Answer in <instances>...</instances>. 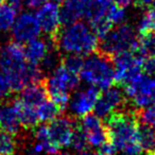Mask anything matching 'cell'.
Here are the masks:
<instances>
[{
    "label": "cell",
    "instance_id": "cell-1",
    "mask_svg": "<svg viewBox=\"0 0 155 155\" xmlns=\"http://www.w3.org/2000/svg\"><path fill=\"white\" fill-rule=\"evenodd\" d=\"M0 68L12 91H20L27 85L45 79L38 65L30 64L26 61L24 47L17 41H10L1 48Z\"/></svg>",
    "mask_w": 155,
    "mask_h": 155
},
{
    "label": "cell",
    "instance_id": "cell-2",
    "mask_svg": "<svg viewBox=\"0 0 155 155\" xmlns=\"http://www.w3.org/2000/svg\"><path fill=\"white\" fill-rule=\"evenodd\" d=\"M137 110H123L114 112L106 117L108 141L116 151L127 154H139L142 150L138 143Z\"/></svg>",
    "mask_w": 155,
    "mask_h": 155
},
{
    "label": "cell",
    "instance_id": "cell-3",
    "mask_svg": "<svg viewBox=\"0 0 155 155\" xmlns=\"http://www.w3.org/2000/svg\"><path fill=\"white\" fill-rule=\"evenodd\" d=\"M98 44V36L91 26L79 20L67 25L56 36L58 51L66 54L89 55L96 51Z\"/></svg>",
    "mask_w": 155,
    "mask_h": 155
},
{
    "label": "cell",
    "instance_id": "cell-4",
    "mask_svg": "<svg viewBox=\"0 0 155 155\" xmlns=\"http://www.w3.org/2000/svg\"><path fill=\"white\" fill-rule=\"evenodd\" d=\"M80 75L84 82L99 89L108 88L116 82L112 58L100 52L84 60Z\"/></svg>",
    "mask_w": 155,
    "mask_h": 155
},
{
    "label": "cell",
    "instance_id": "cell-5",
    "mask_svg": "<svg viewBox=\"0 0 155 155\" xmlns=\"http://www.w3.org/2000/svg\"><path fill=\"white\" fill-rule=\"evenodd\" d=\"M79 74L70 72L62 64H60L51 73L50 77L44 79V84L47 89L48 97L61 108L64 110L68 105L69 93L79 86Z\"/></svg>",
    "mask_w": 155,
    "mask_h": 155
},
{
    "label": "cell",
    "instance_id": "cell-6",
    "mask_svg": "<svg viewBox=\"0 0 155 155\" xmlns=\"http://www.w3.org/2000/svg\"><path fill=\"white\" fill-rule=\"evenodd\" d=\"M100 39L98 52L113 58L122 52L134 51L138 37L133 27L127 24H120L117 28L110 29L107 34Z\"/></svg>",
    "mask_w": 155,
    "mask_h": 155
},
{
    "label": "cell",
    "instance_id": "cell-7",
    "mask_svg": "<svg viewBox=\"0 0 155 155\" xmlns=\"http://www.w3.org/2000/svg\"><path fill=\"white\" fill-rule=\"evenodd\" d=\"M124 93L138 110L155 103V77L139 74L124 85Z\"/></svg>",
    "mask_w": 155,
    "mask_h": 155
},
{
    "label": "cell",
    "instance_id": "cell-8",
    "mask_svg": "<svg viewBox=\"0 0 155 155\" xmlns=\"http://www.w3.org/2000/svg\"><path fill=\"white\" fill-rule=\"evenodd\" d=\"M141 56L133 51H127L112 58L115 68V78L119 85H127L141 74Z\"/></svg>",
    "mask_w": 155,
    "mask_h": 155
},
{
    "label": "cell",
    "instance_id": "cell-9",
    "mask_svg": "<svg viewBox=\"0 0 155 155\" xmlns=\"http://www.w3.org/2000/svg\"><path fill=\"white\" fill-rule=\"evenodd\" d=\"M37 21L41 27V30L56 41L61 28V16H60V5L55 1H45L36 12Z\"/></svg>",
    "mask_w": 155,
    "mask_h": 155
},
{
    "label": "cell",
    "instance_id": "cell-10",
    "mask_svg": "<svg viewBox=\"0 0 155 155\" xmlns=\"http://www.w3.org/2000/svg\"><path fill=\"white\" fill-rule=\"evenodd\" d=\"M41 27L35 15L32 13H22L15 19L12 26V35L15 41L20 44L29 43L37 38L41 34Z\"/></svg>",
    "mask_w": 155,
    "mask_h": 155
},
{
    "label": "cell",
    "instance_id": "cell-11",
    "mask_svg": "<svg viewBox=\"0 0 155 155\" xmlns=\"http://www.w3.org/2000/svg\"><path fill=\"white\" fill-rule=\"evenodd\" d=\"M125 104V97L123 91L118 87H108L100 94L96 105L94 107L96 115L100 118H106L116 110L123 107Z\"/></svg>",
    "mask_w": 155,
    "mask_h": 155
},
{
    "label": "cell",
    "instance_id": "cell-12",
    "mask_svg": "<svg viewBox=\"0 0 155 155\" xmlns=\"http://www.w3.org/2000/svg\"><path fill=\"white\" fill-rule=\"evenodd\" d=\"M79 127L84 132L88 144L95 148H99L108 141L106 127L96 114H86L83 116Z\"/></svg>",
    "mask_w": 155,
    "mask_h": 155
},
{
    "label": "cell",
    "instance_id": "cell-13",
    "mask_svg": "<svg viewBox=\"0 0 155 155\" xmlns=\"http://www.w3.org/2000/svg\"><path fill=\"white\" fill-rule=\"evenodd\" d=\"M99 95V88L93 85L75 91L68 101L69 108L72 115L75 117H83L86 114H89L95 107Z\"/></svg>",
    "mask_w": 155,
    "mask_h": 155
},
{
    "label": "cell",
    "instance_id": "cell-14",
    "mask_svg": "<svg viewBox=\"0 0 155 155\" xmlns=\"http://www.w3.org/2000/svg\"><path fill=\"white\" fill-rule=\"evenodd\" d=\"M77 127L74 120L71 117H56L47 124L48 134L51 141L58 149L69 147L71 136Z\"/></svg>",
    "mask_w": 155,
    "mask_h": 155
},
{
    "label": "cell",
    "instance_id": "cell-15",
    "mask_svg": "<svg viewBox=\"0 0 155 155\" xmlns=\"http://www.w3.org/2000/svg\"><path fill=\"white\" fill-rule=\"evenodd\" d=\"M51 48H58L56 41L51 37H48L47 39H33V41L27 43V46L24 48L25 58L26 61L30 64L38 65L48 52V50Z\"/></svg>",
    "mask_w": 155,
    "mask_h": 155
},
{
    "label": "cell",
    "instance_id": "cell-16",
    "mask_svg": "<svg viewBox=\"0 0 155 155\" xmlns=\"http://www.w3.org/2000/svg\"><path fill=\"white\" fill-rule=\"evenodd\" d=\"M0 130L18 135L21 130L19 118L13 100L0 105Z\"/></svg>",
    "mask_w": 155,
    "mask_h": 155
},
{
    "label": "cell",
    "instance_id": "cell-17",
    "mask_svg": "<svg viewBox=\"0 0 155 155\" xmlns=\"http://www.w3.org/2000/svg\"><path fill=\"white\" fill-rule=\"evenodd\" d=\"M85 11V0H64L60 7L62 25H70L82 18Z\"/></svg>",
    "mask_w": 155,
    "mask_h": 155
},
{
    "label": "cell",
    "instance_id": "cell-18",
    "mask_svg": "<svg viewBox=\"0 0 155 155\" xmlns=\"http://www.w3.org/2000/svg\"><path fill=\"white\" fill-rule=\"evenodd\" d=\"M20 91L21 93L18 99L34 107H37L39 104L48 99V93L44 84V80L27 85Z\"/></svg>",
    "mask_w": 155,
    "mask_h": 155
},
{
    "label": "cell",
    "instance_id": "cell-19",
    "mask_svg": "<svg viewBox=\"0 0 155 155\" xmlns=\"http://www.w3.org/2000/svg\"><path fill=\"white\" fill-rule=\"evenodd\" d=\"M34 140L35 142L33 143V147L36 149L38 152L41 154L45 153L48 155H56L60 151V149L51 141L48 134L47 124H41L38 127H34Z\"/></svg>",
    "mask_w": 155,
    "mask_h": 155
},
{
    "label": "cell",
    "instance_id": "cell-20",
    "mask_svg": "<svg viewBox=\"0 0 155 155\" xmlns=\"http://www.w3.org/2000/svg\"><path fill=\"white\" fill-rule=\"evenodd\" d=\"M13 102L16 107V110H17L21 127L26 130L34 129L37 125V123L39 122L36 107L29 105V104L25 103L19 99H14Z\"/></svg>",
    "mask_w": 155,
    "mask_h": 155
},
{
    "label": "cell",
    "instance_id": "cell-21",
    "mask_svg": "<svg viewBox=\"0 0 155 155\" xmlns=\"http://www.w3.org/2000/svg\"><path fill=\"white\" fill-rule=\"evenodd\" d=\"M112 5V0H85L84 17L89 22L101 17H105Z\"/></svg>",
    "mask_w": 155,
    "mask_h": 155
},
{
    "label": "cell",
    "instance_id": "cell-22",
    "mask_svg": "<svg viewBox=\"0 0 155 155\" xmlns=\"http://www.w3.org/2000/svg\"><path fill=\"white\" fill-rule=\"evenodd\" d=\"M138 143L146 153L155 152V129L148 124H138Z\"/></svg>",
    "mask_w": 155,
    "mask_h": 155
},
{
    "label": "cell",
    "instance_id": "cell-23",
    "mask_svg": "<svg viewBox=\"0 0 155 155\" xmlns=\"http://www.w3.org/2000/svg\"><path fill=\"white\" fill-rule=\"evenodd\" d=\"M133 52L141 58L155 55V31L154 32L140 34L137 39V45Z\"/></svg>",
    "mask_w": 155,
    "mask_h": 155
},
{
    "label": "cell",
    "instance_id": "cell-24",
    "mask_svg": "<svg viewBox=\"0 0 155 155\" xmlns=\"http://www.w3.org/2000/svg\"><path fill=\"white\" fill-rule=\"evenodd\" d=\"M36 110L39 121H41V122H48V121L50 122L51 120L55 119L56 117H58L60 113L62 112V110L52 100L49 99H47L41 104H39L36 107Z\"/></svg>",
    "mask_w": 155,
    "mask_h": 155
},
{
    "label": "cell",
    "instance_id": "cell-25",
    "mask_svg": "<svg viewBox=\"0 0 155 155\" xmlns=\"http://www.w3.org/2000/svg\"><path fill=\"white\" fill-rule=\"evenodd\" d=\"M17 146L15 135L0 130V155H14L17 151Z\"/></svg>",
    "mask_w": 155,
    "mask_h": 155
},
{
    "label": "cell",
    "instance_id": "cell-26",
    "mask_svg": "<svg viewBox=\"0 0 155 155\" xmlns=\"http://www.w3.org/2000/svg\"><path fill=\"white\" fill-rule=\"evenodd\" d=\"M137 31L139 34L154 32L155 31V9L148 8L137 22Z\"/></svg>",
    "mask_w": 155,
    "mask_h": 155
},
{
    "label": "cell",
    "instance_id": "cell-27",
    "mask_svg": "<svg viewBox=\"0 0 155 155\" xmlns=\"http://www.w3.org/2000/svg\"><path fill=\"white\" fill-rule=\"evenodd\" d=\"M61 55L58 48H51L48 50L46 55L41 60V69L43 72H52L61 63Z\"/></svg>",
    "mask_w": 155,
    "mask_h": 155
},
{
    "label": "cell",
    "instance_id": "cell-28",
    "mask_svg": "<svg viewBox=\"0 0 155 155\" xmlns=\"http://www.w3.org/2000/svg\"><path fill=\"white\" fill-rule=\"evenodd\" d=\"M69 147H71L75 152L79 153L80 155L86 152L87 149H88V141H87L86 136H85L84 132L79 127H75L74 131H73Z\"/></svg>",
    "mask_w": 155,
    "mask_h": 155
},
{
    "label": "cell",
    "instance_id": "cell-29",
    "mask_svg": "<svg viewBox=\"0 0 155 155\" xmlns=\"http://www.w3.org/2000/svg\"><path fill=\"white\" fill-rule=\"evenodd\" d=\"M16 12L8 5H0V31H8L12 28L16 19Z\"/></svg>",
    "mask_w": 155,
    "mask_h": 155
},
{
    "label": "cell",
    "instance_id": "cell-30",
    "mask_svg": "<svg viewBox=\"0 0 155 155\" xmlns=\"http://www.w3.org/2000/svg\"><path fill=\"white\" fill-rule=\"evenodd\" d=\"M61 64L70 72L80 74L83 64H84V60L82 56L78 55V54H67L64 58H62Z\"/></svg>",
    "mask_w": 155,
    "mask_h": 155
},
{
    "label": "cell",
    "instance_id": "cell-31",
    "mask_svg": "<svg viewBox=\"0 0 155 155\" xmlns=\"http://www.w3.org/2000/svg\"><path fill=\"white\" fill-rule=\"evenodd\" d=\"M136 116H137V120H139L140 123L148 124L155 129V103L147 106L142 110H138Z\"/></svg>",
    "mask_w": 155,
    "mask_h": 155
},
{
    "label": "cell",
    "instance_id": "cell-32",
    "mask_svg": "<svg viewBox=\"0 0 155 155\" xmlns=\"http://www.w3.org/2000/svg\"><path fill=\"white\" fill-rule=\"evenodd\" d=\"M106 17L108 18L110 22L113 24V26L115 25H120V24H123L125 19V11L124 9L120 7H117L116 5L113 3L112 5L108 9L107 13H106Z\"/></svg>",
    "mask_w": 155,
    "mask_h": 155
},
{
    "label": "cell",
    "instance_id": "cell-33",
    "mask_svg": "<svg viewBox=\"0 0 155 155\" xmlns=\"http://www.w3.org/2000/svg\"><path fill=\"white\" fill-rule=\"evenodd\" d=\"M141 70L147 75L155 77V55L154 56H146L142 58L141 62Z\"/></svg>",
    "mask_w": 155,
    "mask_h": 155
},
{
    "label": "cell",
    "instance_id": "cell-34",
    "mask_svg": "<svg viewBox=\"0 0 155 155\" xmlns=\"http://www.w3.org/2000/svg\"><path fill=\"white\" fill-rule=\"evenodd\" d=\"M11 88L8 83L7 78L2 72H0V100H5L11 93Z\"/></svg>",
    "mask_w": 155,
    "mask_h": 155
},
{
    "label": "cell",
    "instance_id": "cell-35",
    "mask_svg": "<svg viewBox=\"0 0 155 155\" xmlns=\"http://www.w3.org/2000/svg\"><path fill=\"white\" fill-rule=\"evenodd\" d=\"M46 0H22V5H26L29 9H37L39 8Z\"/></svg>",
    "mask_w": 155,
    "mask_h": 155
},
{
    "label": "cell",
    "instance_id": "cell-36",
    "mask_svg": "<svg viewBox=\"0 0 155 155\" xmlns=\"http://www.w3.org/2000/svg\"><path fill=\"white\" fill-rule=\"evenodd\" d=\"M8 5L17 13V12L21 11L24 5H22V0H8Z\"/></svg>",
    "mask_w": 155,
    "mask_h": 155
},
{
    "label": "cell",
    "instance_id": "cell-37",
    "mask_svg": "<svg viewBox=\"0 0 155 155\" xmlns=\"http://www.w3.org/2000/svg\"><path fill=\"white\" fill-rule=\"evenodd\" d=\"M20 155H41V153L38 152V151H37L32 144V146H30V147H28V148L25 149Z\"/></svg>",
    "mask_w": 155,
    "mask_h": 155
},
{
    "label": "cell",
    "instance_id": "cell-38",
    "mask_svg": "<svg viewBox=\"0 0 155 155\" xmlns=\"http://www.w3.org/2000/svg\"><path fill=\"white\" fill-rule=\"evenodd\" d=\"M113 3L116 5L117 7H120L122 9H125L129 5H131V3L133 2V0H112Z\"/></svg>",
    "mask_w": 155,
    "mask_h": 155
},
{
    "label": "cell",
    "instance_id": "cell-39",
    "mask_svg": "<svg viewBox=\"0 0 155 155\" xmlns=\"http://www.w3.org/2000/svg\"><path fill=\"white\" fill-rule=\"evenodd\" d=\"M153 2L154 0H135L136 7L139 8H149Z\"/></svg>",
    "mask_w": 155,
    "mask_h": 155
},
{
    "label": "cell",
    "instance_id": "cell-40",
    "mask_svg": "<svg viewBox=\"0 0 155 155\" xmlns=\"http://www.w3.org/2000/svg\"><path fill=\"white\" fill-rule=\"evenodd\" d=\"M81 155H102V154L99 152V151H93V152H91V151L87 150L86 152H84L83 154H81Z\"/></svg>",
    "mask_w": 155,
    "mask_h": 155
},
{
    "label": "cell",
    "instance_id": "cell-41",
    "mask_svg": "<svg viewBox=\"0 0 155 155\" xmlns=\"http://www.w3.org/2000/svg\"><path fill=\"white\" fill-rule=\"evenodd\" d=\"M114 155H142V153H139V154H127V153H123V152H119V153H115Z\"/></svg>",
    "mask_w": 155,
    "mask_h": 155
},
{
    "label": "cell",
    "instance_id": "cell-42",
    "mask_svg": "<svg viewBox=\"0 0 155 155\" xmlns=\"http://www.w3.org/2000/svg\"><path fill=\"white\" fill-rule=\"evenodd\" d=\"M56 155H74V154H72V153H70V152H61V153H58Z\"/></svg>",
    "mask_w": 155,
    "mask_h": 155
},
{
    "label": "cell",
    "instance_id": "cell-43",
    "mask_svg": "<svg viewBox=\"0 0 155 155\" xmlns=\"http://www.w3.org/2000/svg\"><path fill=\"white\" fill-rule=\"evenodd\" d=\"M5 1H7V0H0V5H2V3H5Z\"/></svg>",
    "mask_w": 155,
    "mask_h": 155
},
{
    "label": "cell",
    "instance_id": "cell-44",
    "mask_svg": "<svg viewBox=\"0 0 155 155\" xmlns=\"http://www.w3.org/2000/svg\"><path fill=\"white\" fill-rule=\"evenodd\" d=\"M152 5H153V7H152V8H153V9H155V0H154V2H153V3H152Z\"/></svg>",
    "mask_w": 155,
    "mask_h": 155
},
{
    "label": "cell",
    "instance_id": "cell-45",
    "mask_svg": "<svg viewBox=\"0 0 155 155\" xmlns=\"http://www.w3.org/2000/svg\"><path fill=\"white\" fill-rule=\"evenodd\" d=\"M148 155H154V152H153V153H148Z\"/></svg>",
    "mask_w": 155,
    "mask_h": 155
}]
</instances>
